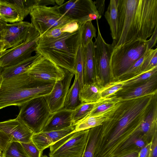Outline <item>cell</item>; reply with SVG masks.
<instances>
[{
    "instance_id": "603a6c76",
    "label": "cell",
    "mask_w": 157,
    "mask_h": 157,
    "mask_svg": "<svg viewBox=\"0 0 157 157\" xmlns=\"http://www.w3.org/2000/svg\"><path fill=\"white\" fill-rule=\"evenodd\" d=\"M103 86L97 81L84 84L79 94L81 103H95L102 100L101 91Z\"/></svg>"
},
{
    "instance_id": "d6986e66",
    "label": "cell",
    "mask_w": 157,
    "mask_h": 157,
    "mask_svg": "<svg viewBox=\"0 0 157 157\" xmlns=\"http://www.w3.org/2000/svg\"><path fill=\"white\" fill-rule=\"evenodd\" d=\"M93 41L83 48V84L96 81V67Z\"/></svg>"
},
{
    "instance_id": "d590c367",
    "label": "cell",
    "mask_w": 157,
    "mask_h": 157,
    "mask_svg": "<svg viewBox=\"0 0 157 157\" xmlns=\"http://www.w3.org/2000/svg\"><path fill=\"white\" fill-rule=\"evenodd\" d=\"M76 74L75 75L78 78L81 87L83 85V48L80 45L78 51L75 63Z\"/></svg>"
},
{
    "instance_id": "30bf717a",
    "label": "cell",
    "mask_w": 157,
    "mask_h": 157,
    "mask_svg": "<svg viewBox=\"0 0 157 157\" xmlns=\"http://www.w3.org/2000/svg\"><path fill=\"white\" fill-rule=\"evenodd\" d=\"M40 36L39 32L32 25L21 44L0 56V66L3 68L10 66L31 56L32 53L36 51Z\"/></svg>"
},
{
    "instance_id": "ab89813d",
    "label": "cell",
    "mask_w": 157,
    "mask_h": 157,
    "mask_svg": "<svg viewBox=\"0 0 157 157\" xmlns=\"http://www.w3.org/2000/svg\"><path fill=\"white\" fill-rule=\"evenodd\" d=\"M11 141L10 137L0 129V149L2 152L5 150Z\"/></svg>"
},
{
    "instance_id": "f6af8a7d",
    "label": "cell",
    "mask_w": 157,
    "mask_h": 157,
    "mask_svg": "<svg viewBox=\"0 0 157 157\" xmlns=\"http://www.w3.org/2000/svg\"><path fill=\"white\" fill-rule=\"evenodd\" d=\"M139 152L135 151L124 154L118 157H138Z\"/></svg>"
},
{
    "instance_id": "d6a6232c",
    "label": "cell",
    "mask_w": 157,
    "mask_h": 157,
    "mask_svg": "<svg viewBox=\"0 0 157 157\" xmlns=\"http://www.w3.org/2000/svg\"><path fill=\"white\" fill-rule=\"evenodd\" d=\"M124 84V80H121L111 81L106 84L101 90L102 98H106L116 94L123 89Z\"/></svg>"
},
{
    "instance_id": "cb8c5ba5",
    "label": "cell",
    "mask_w": 157,
    "mask_h": 157,
    "mask_svg": "<svg viewBox=\"0 0 157 157\" xmlns=\"http://www.w3.org/2000/svg\"><path fill=\"white\" fill-rule=\"evenodd\" d=\"M40 56V54L36 53L34 56H31L13 65L2 68L1 73L3 79L13 77L26 72L33 62Z\"/></svg>"
},
{
    "instance_id": "ffe728a7",
    "label": "cell",
    "mask_w": 157,
    "mask_h": 157,
    "mask_svg": "<svg viewBox=\"0 0 157 157\" xmlns=\"http://www.w3.org/2000/svg\"><path fill=\"white\" fill-rule=\"evenodd\" d=\"M121 101L115 107L102 113L87 116L75 125V132L87 130L102 125L104 122L109 119L113 115Z\"/></svg>"
},
{
    "instance_id": "7bdbcfd3",
    "label": "cell",
    "mask_w": 157,
    "mask_h": 157,
    "mask_svg": "<svg viewBox=\"0 0 157 157\" xmlns=\"http://www.w3.org/2000/svg\"><path fill=\"white\" fill-rule=\"evenodd\" d=\"M105 0L94 1L96 9L101 16L102 15L105 10Z\"/></svg>"
},
{
    "instance_id": "e0dca14e",
    "label": "cell",
    "mask_w": 157,
    "mask_h": 157,
    "mask_svg": "<svg viewBox=\"0 0 157 157\" xmlns=\"http://www.w3.org/2000/svg\"><path fill=\"white\" fill-rule=\"evenodd\" d=\"M157 74L135 86L127 89H123L121 92L123 93L121 97L122 101L134 99L150 94L157 91Z\"/></svg>"
},
{
    "instance_id": "83f0119b",
    "label": "cell",
    "mask_w": 157,
    "mask_h": 157,
    "mask_svg": "<svg viewBox=\"0 0 157 157\" xmlns=\"http://www.w3.org/2000/svg\"><path fill=\"white\" fill-rule=\"evenodd\" d=\"M121 101V98L116 94L103 99L97 103L87 116H93L102 113L115 107Z\"/></svg>"
},
{
    "instance_id": "5bb4252c",
    "label": "cell",
    "mask_w": 157,
    "mask_h": 157,
    "mask_svg": "<svg viewBox=\"0 0 157 157\" xmlns=\"http://www.w3.org/2000/svg\"><path fill=\"white\" fill-rule=\"evenodd\" d=\"M31 23L21 21L12 24H7L4 38V50L16 47L25 40Z\"/></svg>"
},
{
    "instance_id": "7c38bea8",
    "label": "cell",
    "mask_w": 157,
    "mask_h": 157,
    "mask_svg": "<svg viewBox=\"0 0 157 157\" xmlns=\"http://www.w3.org/2000/svg\"><path fill=\"white\" fill-rule=\"evenodd\" d=\"M36 5V0H0V18L6 23L23 21Z\"/></svg>"
},
{
    "instance_id": "7a4b0ae2",
    "label": "cell",
    "mask_w": 157,
    "mask_h": 157,
    "mask_svg": "<svg viewBox=\"0 0 157 157\" xmlns=\"http://www.w3.org/2000/svg\"><path fill=\"white\" fill-rule=\"evenodd\" d=\"M55 83L37 81L27 72L4 79L0 88V109L12 105L21 107L32 99L47 95Z\"/></svg>"
},
{
    "instance_id": "681fc988",
    "label": "cell",
    "mask_w": 157,
    "mask_h": 157,
    "mask_svg": "<svg viewBox=\"0 0 157 157\" xmlns=\"http://www.w3.org/2000/svg\"><path fill=\"white\" fill-rule=\"evenodd\" d=\"M41 157H48L46 155H42L41 156Z\"/></svg>"
},
{
    "instance_id": "7402d4cb",
    "label": "cell",
    "mask_w": 157,
    "mask_h": 157,
    "mask_svg": "<svg viewBox=\"0 0 157 157\" xmlns=\"http://www.w3.org/2000/svg\"><path fill=\"white\" fill-rule=\"evenodd\" d=\"M138 129L145 138L147 143H151L154 135L157 132V101Z\"/></svg>"
},
{
    "instance_id": "4fadbf2b",
    "label": "cell",
    "mask_w": 157,
    "mask_h": 157,
    "mask_svg": "<svg viewBox=\"0 0 157 157\" xmlns=\"http://www.w3.org/2000/svg\"><path fill=\"white\" fill-rule=\"evenodd\" d=\"M63 78L55 83L50 93L44 96L51 113L63 108L64 101L74 74L64 69Z\"/></svg>"
},
{
    "instance_id": "1f68e13d",
    "label": "cell",
    "mask_w": 157,
    "mask_h": 157,
    "mask_svg": "<svg viewBox=\"0 0 157 157\" xmlns=\"http://www.w3.org/2000/svg\"><path fill=\"white\" fill-rule=\"evenodd\" d=\"M98 102L81 103L73 110L72 116L73 126H75L77 123L86 117Z\"/></svg>"
},
{
    "instance_id": "f35d334b",
    "label": "cell",
    "mask_w": 157,
    "mask_h": 157,
    "mask_svg": "<svg viewBox=\"0 0 157 157\" xmlns=\"http://www.w3.org/2000/svg\"><path fill=\"white\" fill-rule=\"evenodd\" d=\"M7 23L0 18V53L4 50V38Z\"/></svg>"
},
{
    "instance_id": "d4e9b609",
    "label": "cell",
    "mask_w": 157,
    "mask_h": 157,
    "mask_svg": "<svg viewBox=\"0 0 157 157\" xmlns=\"http://www.w3.org/2000/svg\"><path fill=\"white\" fill-rule=\"evenodd\" d=\"M117 2L118 0H110L105 14V17L109 26L113 40L117 38L119 24Z\"/></svg>"
},
{
    "instance_id": "8fae6325",
    "label": "cell",
    "mask_w": 157,
    "mask_h": 157,
    "mask_svg": "<svg viewBox=\"0 0 157 157\" xmlns=\"http://www.w3.org/2000/svg\"><path fill=\"white\" fill-rule=\"evenodd\" d=\"M26 72L34 80L42 82L55 83L63 79L65 75L64 69L41 55Z\"/></svg>"
},
{
    "instance_id": "9a60e30c",
    "label": "cell",
    "mask_w": 157,
    "mask_h": 157,
    "mask_svg": "<svg viewBox=\"0 0 157 157\" xmlns=\"http://www.w3.org/2000/svg\"><path fill=\"white\" fill-rule=\"evenodd\" d=\"M0 129L10 137L11 142L21 143L30 141L34 133L17 117L0 122Z\"/></svg>"
},
{
    "instance_id": "8d00e7d4",
    "label": "cell",
    "mask_w": 157,
    "mask_h": 157,
    "mask_svg": "<svg viewBox=\"0 0 157 157\" xmlns=\"http://www.w3.org/2000/svg\"><path fill=\"white\" fill-rule=\"evenodd\" d=\"M148 50L149 49H147L144 54L126 71L117 77V78L119 79L122 77L125 76H131L132 77L140 73L145 56Z\"/></svg>"
},
{
    "instance_id": "ac0fdd59",
    "label": "cell",
    "mask_w": 157,
    "mask_h": 157,
    "mask_svg": "<svg viewBox=\"0 0 157 157\" xmlns=\"http://www.w3.org/2000/svg\"><path fill=\"white\" fill-rule=\"evenodd\" d=\"M73 110L63 108L51 113L41 132L61 130L73 126L72 117Z\"/></svg>"
},
{
    "instance_id": "4dcf8cb0",
    "label": "cell",
    "mask_w": 157,
    "mask_h": 157,
    "mask_svg": "<svg viewBox=\"0 0 157 157\" xmlns=\"http://www.w3.org/2000/svg\"><path fill=\"white\" fill-rule=\"evenodd\" d=\"M157 67L149 71L140 73L137 75L124 80L123 89L130 88L143 83L157 74Z\"/></svg>"
},
{
    "instance_id": "60d3db41",
    "label": "cell",
    "mask_w": 157,
    "mask_h": 157,
    "mask_svg": "<svg viewBox=\"0 0 157 157\" xmlns=\"http://www.w3.org/2000/svg\"><path fill=\"white\" fill-rule=\"evenodd\" d=\"M149 157H157V132L155 134L151 141Z\"/></svg>"
},
{
    "instance_id": "8992f818",
    "label": "cell",
    "mask_w": 157,
    "mask_h": 157,
    "mask_svg": "<svg viewBox=\"0 0 157 157\" xmlns=\"http://www.w3.org/2000/svg\"><path fill=\"white\" fill-rule=\"evenodd\" d=\"M31 24L41 36L48 31L72 21L61 13L59 6H36L30 12Z\"/></svg>"
},
{
    "instance_id": "b9f144b4",
    "label": "cell",
    "mask_w": 157,
    "mask_h": 157,
    "mask_svg": "<svg viewBox=\"0 0 157 157\" xmlns=\"http://www.w3.org/2000/svg\"><path fill=\"white\" fill-rule=\"evenodd\" d=\"M151 142L142 147L139 152L138 157H149Z\"/></svg>"
},
{
    "instance_id": "5b68a950",
    "label": "cell",
    "mask_w": 157,
    "mask_h": 157,
    "mask_svg": "<svg viewBox=\"0 0 157 157\" xmlns=\"http://www.w3.org/2000/svg\"><path fill=\"white\" fill-rule=\"evenodd\" d=\"M51 113L44 96L32 99L21 106L17 117L34 133L41 132Z\"/></svg>"
},
{
    "instance_id": "4316f807",
    "label": "cell",
    "mask_w": 157,
    "mask_h": 157,
    "mask_svg": "<svg viewBox=\"0 0 157 157\" xmlns=\"http://www.w3.org/2000/svg\"><path fill=\"white\" fill-rule=\"evenodd\" d=\"M101 128L102 125H101L89 129L86 144L82 157H94Z\"/></svg>"
},
{
    "instance_id": "52a82bcc",
    "label": "cell",
    "mask_w": 157,
    "mask_h": 157,
    "mask_svg": "<svg viewBox=\"0 0 157 157\" xmlns=\"http://www.w3.org/2000/svg\"><path fill=\"white\" fill-rule=\"evenodd\" d=\"M98 36L94 42V52L96 67V81L104 86L114 77L111 65L112 53L114 50L112 44L105 42L99 28L98 20H96Z\"/></svg>"
},
{
    "instance_id": "7dc6e473",
    "label": "cell",
    "mask_w": 157,
    "mask_h": 157,
    "mask_svg": "<svg viewBox=\"0 0 157 157\" xmlns=\"http://www.w3.org/2000/svg\"><path fill=\"white\" fill-rule=\"evenodd\" d=\"M2 68L0 66V86L2 82V81L3 80V78L2 75Z\"/></svg>"
},
{
    "instance_id": "44dd1931",
    "label": "cell",
    "mask_w": 157,
    "mask_h": 157,
    "mask_svg": "<svg viewBox=\"0 0 157 157\" xmlns=\"http://www.w3.org/2000/svg\"><path fill=\"white\" fill-rule=\"evenodd\" d=\"M138 129L118 148L112 157H118L135 151L139 152L142 147L148 144Z\"/></svg>"
},
{
    "instance_id": "c3c4849f",
    "label": "cell",
    "mask_w": 157,
    "mask_h": 157,
    "mask_svg": "<svg viewBox=\"0 0 157 157\" xmlns=\"http://www.w3.org/2000/svg\"><path fill=\"white\" fill-rule=\"evenodd\" d=\"M3 157V152L0 149V157Z\"/></svg>"
},
{
    "instance_id": "bcb514c9",
    "label": "cell",
    "mask_w": 157,
    "mask_h": 157,
    "mask_svg": "<svg viewBox=\"0 0 157 157\" xmlns=\"http://www.w3.org/2000/svg\"><path fill=\"white\" fill-rule=\"evenodd\" d=\"M65 2L64 0H55V3L56 5L59 6L62 5Z\"/></svg>"
},
{
    "instance_id": "2e32d148",
    "label": "cell",
    "mask_w": 157,
    "mask_h": 157,
    "mask_svg": "<svg viewBox=\"0 0 157 157\" xmlns=\"http://www.w3.org/2000/svg\"><path fill=\"white\" fill-rule=\"evenodd\" d=\"M75 126H71L59 130L34 133L32 140L41 151L48 147L64 137L75 131Z\"/></svg>"
},
{
    "instance_id": "3957f363",
    "label": "cell",
    "mask_w": 157,
    "mask_h": 157,
    "mask_svg": "<svg viewBox=\"0 0 157 157\" xmlns=\"http://www.w3.org/2000/svg\"><path fill=\"white\" fill-rule=\"evenodd\" d=\"M80 45L79 29L76 31L56 38L40 36L35 51L75 75L76 58Z\"/></svg>"
},
{
    "instance_id": "ee69618b",
    "label": "cell",
    "mask_w": 157,
    "mask_h": 157,
    "mask_svg": "<svg viewBox=\"0 0 157 157\" xmlns=\"http://www.w3.org/2000/svg\"><path fill=\"white\" fill-rule=\"evenodd\" d=\"M157 29L155 30L152 35L150 38L149 40H147L148 48V49H152V48L155 45L156 43L157 37Z\"/></svg>"
},
{
    "instance_id": "ba28073f",
    "label": "cell",
    "mask_w": 157,
    "mask_h": 157,
    "mask_svg": "<svg viewBox=\"0 0 157 157\" xmlns=\"http://www.w3.org/2000/svg\"><path fill=\"white\" fill-rule=\"evenodd\" d=\"M89 129L74 132L49 146V157H82Z\"/></svg>"
},
{
    "instance_id": "f546056e",
    "label": "cell",
    "mask_w": 157,
    "mask_h": 157,
    "mask_svg": "<svg viewBox=\"0 0 157 157\" xmlns=\"http://www.w3.org/2000/svg\"><path fill=\"white\" fill-rule=\"evenodd\" d=\"M80 25L76 21H72L60 27L49 30L40 37L53 38L60 36L67 33H73L78 30Z\"/></svg>"
},
{
    "instance_id": "9c48e42d",
    "label": "cell",
    "mask_w": 157,
    "mask_h": 157,
    "mask_svg": "<svg viewBox=\"0 0 157 157\" xmlns=\"http://www.w3.org/2000/svg\"><path fill=\"white\" fill-rule=\"evenodd\" d=\"M61 13L77 22L80 26L86 22L101 17L92 0H70L59 6Z\"/></svg>"
},
{
    "instance_id": "e575fe53",
    "label": "cell",
    "mask_w": 157,
    "mask_h": 157,
    "mask_svg": "<svg viewBox=\"0 0 157 157\" xmlns=\"http://www.w3.org/2000/svg\"><path fill=\"white\" fill-rule=\"evenodd\" d=\"M156 67L157 49L148 50L146 54L139 73L147 71Z\"/></svg>"
},
{
    "instance_id": "f907efd6",
    "label": "cell",
    "mask_w": 157,
    "mask_h": 157,
    "mask_svg": "<svg viewBox=\"0 0 157 157\" xmlns=\"http://www.w3.org/2000/svg\"></svg>"
},
{
    "instance_id": "74e56055",
    "label": "cell",
    "mask_w": 157,
    "mask_h": 157,
    "mask_svg": "<svg viewBox=\"0 0 157 157\" xmlns=\"http://www.w3.org/2000/svg\"><path fill=\"white\" fill-rule=\"evenodd\" d=\"M21 143L29 157H41L43 152L38 149L32 140L28 143Z\"/></svg>"
},
{
    "instance_id": "6da1fadb",
    "label": "cell",
    "mask_w": 157,
    "mask_h": 157,
    "mask_svg": "<svg viewBox=\"0 0 157 157\" xmlns=\"http://www.w3.org/2000/svg\"><path fill=\"white\" fill-rule=\"evenodd\" d=\"M119 24L114 49L138 40L145 41L157 29V0H118Z\"/></svg>"
},
{
    "instance_id": "484cf974",
    "label": "cell",
    "mask_w": 157,
    "mask_h": 157,
    "mask_svg": "<svg viewBox=\"0 0 157 157\" xmlns=\"http://www.w3.org/2000/svg\"><path fill=\"white\" fill-rule=\"evenodd\" d=\"M81 88L78 78L75 75L73 82L68 90L64 101L63 108L74 110L81 104L79 98L80 90Z\"/></svg>"
},
{
    "instance_id": "277c9868",
    "label": "cell",
    "mask_w": 157,
    "mask_h": 157,
    "mask_svg": "<svg viewBox=\"0 0 157 157\" xmlns=\"http://www.w3.org/2000/svg\"><path fill=\"white\" fill-rule=\"evenodd\" d=\"M147 49V40L128 42L114 49L111 59L113 76L116 75L118 76L126 71L144 54Z\"/></svg>"
},
{
    "instance_id": "836d02e7",
    "label": "cell",
    "mask_w": 157,
    "mask_h": 157,
    "mask_svg": "<svg viewBox=\"0 0 157 157\" xmlns=\"http://www.w3.org/2000/svg\"><path fill=\"white\" fill-rule=\"evenodd\" d=\"M2 157H29L24 150L21 143L11 142L3 151Z\"/></svg>"
},
{
    "instance_id": "f1b7e54d",
    "label": "cell",
    "mask_w": 157,
    "mask_h": 157,
    "mask_svg": "<svg viewBox=\"0 0 157 157\" xmlns=\"http://www.w3.org/2000/svg\"><path fill=\"white\" fill-rule=\"evenodd\" d=\"M80 45L84 48L96 38V30L91 21L86 22L80 26L79 28Z\"/></svg>"
}]
</instances>
